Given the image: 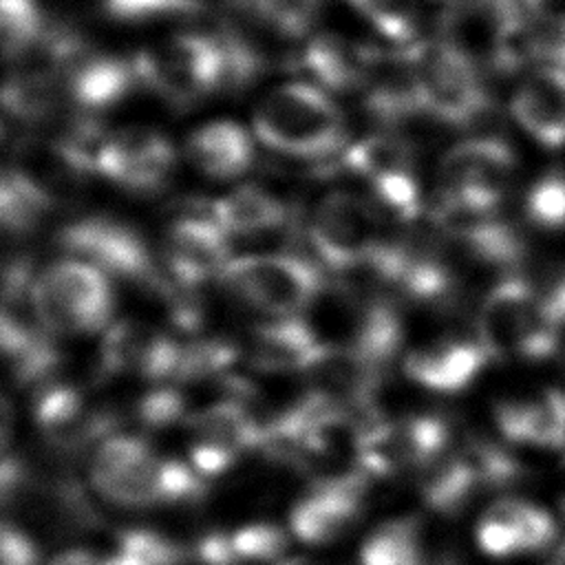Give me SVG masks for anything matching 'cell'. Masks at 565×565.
I'll return each mask as SVG.
<instances>
[{"label": "cell", "instance_id": "1", "mask_svg": "<svg viewBox=\"0 0 565 565\" xmlns=\"http://www.w3.org/2000/svg\"><path fill=\"white\" fill-rule=\"evenodd\" d=\"M254 132L267 148L282 154L331 161L344 152L347 121L340 106L320 86L287 82L258 102Z\"/></svg>", "mask_w": 565, "mask_h": 565}, {"label": "cell", "instance_id": "2", "mask_svg": "<svg viewBox=\"0 0 565 565\" xmlns=\"http://www.w3.org/2000/svg\"><path fill=\"white\" fill-rule=\"evenodd\" d=\"M561 329L545 294L516 276L497 282L477 313V342L488 360H545L556 351Z\"/></svg>", "mask_w": 565, "mask_h": 565}, {"label": "cell", "instance_id": "3", "mask_svg": "<svg viewBox=\"0 0 565 565\" xmlns=\"http://www.w3.org/2000/svg\"><path fill=\"white\" fill-rule=\"evenodd\" d=\"M132 62L139 84L174 108L227 90V55L218 35L177 33L141 49Z\"/></svg>", "mask_w": 565, "mask_h": 565}, {"label": "cell", "instance_id": "4", "mask_svg": "<svg viewBox=\"0 0 565 565\" xmlns=\"http://www.w3.org/2000/svg\"><path fill=\"white\" fill-rule=\"evenodd\" d=\"M55 241L68 254L124 278L139 289L170 302L181 289L174 285L148 241L132 225L110 216H84L62 225Z\"/></svg>", "mask_w": 565, "mask_h": 565}, {"label": "cell", "instance_id": "5", "mask_svg": "<svg viewBox=\"0 0 565 565\" xmlns=\"http://www.w3.org/2000/svg\"><path fill=\"white\" fill-rule=\"evenodd\" d=\"M424 113L452 128L481 121L490 108V90L481 66L448 38L408 46Z\"/></svg>", "mask_w": 565, "mask_h": 565}, {"label": "cell", "instance_id": "6", "mask_svg": "<svg viewBox=\"0 0 565 565\" xmlns=\"http://www.w3.org/2000/svg\"><path fill=\"white\" fill-rule=\"evenodd\" d=\"M218 278L236 300L276 318H294L322 294L318 265L296 254L230 258Z\"/></svg>", "mask_w": 565, "mask_h": 565}, {"label": "cell", "instance_id": "7", "mask_svg": "<svg viewBox=\"0 0 565 565\" xmlns=\"http://www.w3.org/2000/svg\"><path fill=\"white\" fill-rule=\"evenodd\" d=\"M33 298L53 335L99 331L115 307L106 274L82 258H62L35 274Z\"/></svg>", "mask_w": 565, "mask_h": 565}, {"label": "cell", "instance_id": "8", "mask_svg": "<svg viewBox=\"0 0 565 565\" xmlns=\"http://www.w3.org/2000/svg\"><path fill=\"white\" fill-rule=\"evenodd\" d=\"M516 159L499 137H470L455 143L439 161V194L446 199L494 212L512 181Z\"/></svg>", "mask_w": 565, "mask_h": 565}, {"label": "cell", "instance_id": "9", "mask_svg": "<svg viewBox=\"0 0 565 565\" xmlns=\"http://www.w3.org/2000/svg\"><path fill=\"white\" fill-rule=\"evenodd\" d=\"M377 216L371 203L351 192L335 190L322 196L307 230L320 263L333 271L366 265L382 238Z\"/></svg>", "mask_w": 565, "mask_h": 565}, {"label": "cell", "instance_id": "10", "mask_svg": "<svg viewBox=\"0 0 565 565\" xmlns=\"http://www.w3.org/2000/svg\"><path fill=\"white\" fill-rule=\"evenodd\" d=\"M448 444L450 428L439 415L375 419L360 428L355 459L369 477H391L404 468H422L448 450Z\"/></svg>", "mask_w": 565, "mask_h": 565}, {"label": "cell", "instance_id": "11", "mask_svg": "<svg viewBox=\"0 0 565 565\" xmlns=\"http://www.w3.org/2000/svg\"><path fill=\"white\" fill-rule=\"evenodd\" d=\"M174 163V146L163 132L146 126H126L106 132L95 172L124 190L150 194L168 183Z\"/></svg>", "mask_w": 565, "mask_h": 565}, {"label": "cell", "instance_id": "12", "mask_svg": "<svg viewBox=\"0 0 565 565\" xmlns=\"http://www.w3.org/2000/svg\"><path fill=\"white\" fill-rule=\"evenodd\" d=\"M33 419L44 441L57 452H77L117 426L108 408L90 406L71 384H44L33 402Z\"/></svg>", "mask_w": 565, "mask_h": 565}, {"label": "cell", "instance_id": "13", "mask_svg": "<svg viewBox=\"0 0 565 565\" xmlns=\"http://www.w3.org/2000/svg\"><path fill=\"white\" fill-rule=\"evenodd\" d=\"M159 256L174 285L196 289L230 263L227 232L212 216H181L168 225Z\"/></svg>", "mask_w": 565, "mask_h": 565}, {"label": "cell", "instance_id": "14", "mask_svg": "<svg viewBox=\"0 0 565 565\" xmlns=\"http://www.w3.org/2000/svg\"><path fill=\"white\" fill-rule=\"evenodd\" d=\"M181 344L139 322L119 320L108 327L99 347V373H135L143 380H174Z\"/></svg>", "mask_w": 565, "mask_h": 565}, {"label": "cell", "instance_id": "15", "mask_svg": "<svg viewBox=\"0 0 565 565\" xmlns=\"http://www.w3.org/2000/svg\"><path fill=\"white\" fill-rule=\"evenodd\" d=\"M9 168L51 207L77 196L90 174L88 166L57 137L18 141Z\"/></svg>", "mask_w": 565, "mask_h": 565}, {"label": "cell", "instance_id": "16", "mask_svg": "<svg viewBox=\"0 0 565 565\" xmlns=\"http://www.w3.org/2000/svg\"><path fill=\"white\" fill-rule=\"evenodd\" d=\"M554 534V519L523 499L494 501L477 527L479 547L494 558L541 552L552 543Z\"/></svg>", "mask_w": 565, "mask_h": 565}, {"label": "cell", "instance_id": "17", "mask_svg": "<svg viewBox=\"0 0 565 565\" xmlns=\"http://www.w3.org/2000/svg\"><path fill=\"white\" fill-rule=\"evenodd\" d=\"M510 113L541 146H565V66L539 64L516 86Z\"/></svg>", "mask_w": 565, "mask_h": 565}, {"label": "cell", "instance_id": "18", "mask_svg": "<svg viewBox=\"0 0 565 565\" xmlns=\"http://www.w3.org/2000/svg\"><path fill=\"white\" fill-rule=\"evenodd\" d=\"M139 84L132 57L84 51L64 75L66 97L86 115L119 104Z\"/></svg>", "mask_w": 565, "mask_h": 565}, {"label": "cell", "instance_id": "19", "mask_svg": "<svg viewBox=\"0 0 565 565\" xmlns=\"http://www.w3.org/2000/svg\"><path fill=\"white\" fill-rule=\"evenodd\" d=\"M488 355L475 340L444 338L413 349L404 358L406 375L437 393H457L466 388L483 369Z\"/></svg>", "mask_w": 565, "mask_h": 565}, {"label": "cell", "instance_id": "20", "mask_svg": "<svg viewBox=\"0 0 565 565\" xmlns=\"http://www.w3.org/2000/svg\"><path fill=\"white\" fill-rule=\"evenodd\" d=\"M501 435L510 444L534 448L565 446V393L556 388L541 391L534 397L505 399L494 408Z\"/></svg>", "mask_w": 565, "mask_h": 565}, {"label": "cell", "instance_id": "21", "mask_svg": "<svg viewBox=\"0 0 565 565\" xmlns=\"http://www.w3.org/2000/svg\"><path fill=\"white\" fill-rule=\"evenodd\" d=\"M375 46L353 42L340 33H318L305 42L296 62L318 84L331 90H360L371 68Z\"/></svg>", "mask_w": 565, "mask_h": 565}, {"label": "cell", "instance_id": "22", "mask_svg": "<svg viewBox=\"0 0 565 565\" xmlns=\"http://www.w3.org/2000/svg\"><path fill=\"white\" fill-rule=\"evenodd\" d=\"M362 492L335 486H316L291 514V532L309 545H327L347 536L362 516Z\"/></svg>", "mask_w": 565, "mask_h": 565}, {"label": "cell", "instance_id": "23", "mask_svg": "<svg viewBox=\"0 0 565 565\" xmlns=\"http://www.w3.org/2000/svg\"><path fill=\"white\" fill-rule=\"evenodd\" d=\"M185 157L196 170L212 179H232L252 166L254 143L241 124L216 119L190 132Z\"/></svg>", "mask_w": 565, "mask_h": 565}, {"label": "cell", "instance_id": "24", "mask_svg": "<svg viewBox=\"0 0 565 565\" xmlns=\"http://www.w3.org/2000/svg\"><path fill=\"white\" fill-rule=\"evenodd\" d=\"M322 340L302 320L278 318L254 329L249 364L263 373H302Z\"/></svg>", "mask_w": 565, "mask_h": 565}, {"label": "cell", "instance_id": "25", "mask_svg": "<svg viewBox=\"0 0 565 565\" xmlns=\"http://www.w3.org/2000/svg\"><path fill=\"white\" fill-rule=\"evenodd\" d=\"M210 216L230 236H258L271 230L287 227L291 221L289 207L269 190L247 183L210 203Z\"/></svg>", "mask_w": 565, "mask_h": 565}, {"label": "cell", "instance_id": "26", "mask_svg": "<svg viewBox=\"0 0 565 565\" xmlns=\"http://www.w3.org/2000/svg\"><path fill=\"white\" fill-rule=\"evenodd\" d=\"M185 426L194 435V441L214 444L236 455L243 450L260 448L263 439V424L258 413H254L247 402L234 397L190 413L185 417Z\"/></svg>", "mask_w": 565, "mask_h": 565}, {"label": "cell", "instance_id": "27", "mask_svg": "<svg viewBox=\"0 0 565 565\" xmlns=\"http://www.w3.org/2000/svg\"><path fill=\"white\" fill-rule=\"evenodd\" d=\"M402 320L397 309L382 298H371L355 305L349 342L344 347L353 349L364 362L384 375L388 364L402 344Z\"/></svg>", "mask_w": 565, "mask_h": 565}, {"label": "cell", "instance_id": "28", "mask_svg": "<svg viewBox=\"0 0 565 565\" xmlns=\"http://www.w3.org/2000/svg\"><path fill=\"white\" fill-rule=\"evenodd\" d=\"M417 488L430 510L439 514H455L470 501L479 481L461 448H448L417 468Z\"/></svg>", "mask_w": 565, "mask_h": 565}, {"label": "cell", "instance_id": "29", "mask_svg": "<svg viewBox=\"0 0 565 565\" xmlns=\"http://www.w3.org/2000/svg\"><path fill=\"white\" fill-rule=\"evenodd\" d=\"M433 554L419 516H402L377 525L360 550L362 565H433Z\"/></svg>", "mask_w": 565, "mask_h": 565}, {"label": "cell", "instance_id": "30", "mask_svg": "<svg viewBox=\"0 0 565 565\" xmlns=\"http://www.w3.org/2000/svg\"><path fill=\"white\" fill-rule=\"evenodd\" d=\"M327 0H227V7L280 42L305 40Z\"/></svg>", "mask_w": 565, "mask_h": 565}, {"label": "cell", "instance_id": "31", "mask_svg": "<svg viewBox=\"0 0 565 565\" xmlns=\"http://www.w3.org/2000/svg\"><path fill=\"white\" fill-rule=\"evenodd\" d=\"M340 166L369 181L399 170H413V148L395 132L369 135L340 154Z\"/></svg>", "mask_w": 565, "mask_h": 565}, {"label": "cell", "instance_id": "32", "mask_svg": "<svg viewBox=\"0 0 565 565\" xmlns=\"http://www.w3.org/2000/svg\"><path fill=\"white\" fill-rule=\"evenodd\" d=\"M46 31L49 22L35 0H0V38L7 62L35 49Z\"/></svg>", "mask_w": 565, "mask_h": 565}, {"label": "cell", "instance_id": "33", "mask_svg": "<svg viewBox=\"0 0 565 565\" xmlns=\"http://www.w3.org/2000/svg\"><path fill=\"white\" fill-rule=\"evenodd\" d=\"M51 210L53 207L35 190H31L9 166H4L0 181V218L4 232L15 236L31 234L42 225Z\"/></svg>", "mask_w": 565, "mask_h": 565}, {"label": "cell", "instance_id": "34", "mask_svg": "<svg viewBox=\"0 0 565 565\" xmlns=\"http://www.w3.org/2000/svg\"><path fill=\"white\" fill-rule=\"evenodd\" d=\"M113 554L121 565H185L192 556L177 541L146 527L124 530Z\"/></svg>", "mask_w": 565, "mask_h": 565}, {"label": "cell", "instance_id": "35", "mask_svg": "<svg viewBox=\"0 0 565 565\" xmlns=\"http://www.w3.org/2000/svg\"><path fill=\"white\" fill-rule=\"evenodd\" d=\"M373 210L377 214H386L399 223L413 221L422 210L419 188L413 177V170H399L380 174L369 181Z\"/></svg>", "mask_w": 565, "mask_h": 565}, {"label": "cell", "instance_id": "36", "mask_svg": "<svg viewBox=\"0 0 565 565\" xmlns=\"http://www.w3.org/2000/svg\"><path fill=\"white\" fill-rule=\"evenodd\" d=\"M238 358V347L225 338H199L181 344L174 380L192 382L223 373Z\"/></svg>", "mask_w": 565, "mask_h": 565}, {"label": "cell", "instance_id": "37", "mask_svg": "<svg viewBox=\"0 0 565 565\" xmlns=\"http://www.w3.org/2000/svg\"><path fill=\"white\" fill-rule=\"evenodd\" d=\"M371 24L399 49H408L417 40V15L411 0H349Z\"/></svg>", "mask_w": 565, "mask_h": 565}, {"label": "cell", "instance_id": "38", "mask_svg": "<svg viewBox=\"0 0 565 565\" xmlns=\"http://www.w3.org/2000/svg\"><path fill=\"white\" fill-rule=\"evenodd\" d=\"M152 450L148 441L135 435H113L97 446L90 459V481L93 488L119 477L141 459L150 457Z\"/></svg>", "mask_w": 565, "mask_h": 565}, {"label": "cell", "instance_id": "39", "mask_svg": "<svg viewBox=\"0 0 565 565\" xmlns=\"http://www.w3.org/2000/svg\"><path fill=\"white\" fill-rule=\"evenodd\" d=\"M461 452H463L466 461L470 463V468L479 481V488L481 486H488V488L508 486L519 475V463L514 461V457L488 439L470 437L463 444Z\"/></svg>", "mask_w": 565, "mask_h": 565}, {"label": "cell", "instance_id": "40", "mask_svg": "<svg viewBox=\"0 0 565 565\" xmlns=\"http://www.w3.org/2000/svg\"><path fill=\"white\" fill-rule=\"evenodd\" d=\"M102 7L117 22L146 24L194 15L203 9V0H102Z\"/></svg>", "mask_w": 565, "mask_h": 565}, {"label": "cell", "instance_id": "41", "mask_svg": "<svg viewBox=\"0 0 565 565\" xmlns=\"http://www.w3.org/2000/svg\"><path fill=\"white\" fill-rule=\"evenodd\" d=\"M527 218L545 230L565 227V174L554 170L543 174L525 196Z\"/></svg>", "mask_w": 565, "mask_h": 565}, {"label": "cell", "instance_id": "42", "mask_svg": "<svg viewBox=\"0 0 565 565\" xmlns=\"http://www.w3.org/2000/svg\"><path fill=\"white\" fill-rule=\"evenodd\" d=\"M241 563H265L278 558L287 547V534L274 523L245 525L230 534Z\"/></svg>", "mask_w": 565, "mask_h": 565}, {"label": "cell", "instance_id": "43", "mask_svg": "<svg viewBox=\"0 0 565 565\" xmlns=\"http://www.w3.org/2000/svg\"><path fill=\"white\" fill-rule=\"evenodd\" d=\"M527 55L541 64L565 66V11L545 13L530 22Z\"/></svg>", "mask_w": 565, "mask_h": 565}, {"label": "cell", "instance_id": "44", "mask_svg": "<svg viewBox=\"0 0 565 565\" xmlns=\"http://www.w3.org/2000/svg\"><path fill=\"white\" fill-rule=\"evenodd\" d=\"M135 417L148 428H163L185 415V397L177 388H154L135 404Z\"/></svg>", "mask_w": 565, "mask_h": 565}, {"label": "cell", "instance_id": "45", "mask_svg": "<svg viewBox=\"0 0 565 565\" xmlns=\"http://www.w3.org/2000/svg\"><path fill=\"white\" fill-rule=\"evenodd\" d=\"M0 556L2 565H40V550L18 523L4 519L0 532Z\"/></svg>", "mask_w": 565, "mask_h": 565}, {"label": "cell", "instance_id": "46", "mask_svg": "<svg viewBox=\"0 0 565 565\" xmlns=\"http://www.w3.org/2000/svg\"><path fill=\"white\" fill-rule=\"evenodd\" d=\"M192 556L201 565H243L234 552L232 536L225 532H207L201 536L192 547Z\"/></svg>", "mask_w": 565, "mask_h": 565}, {"label": "cell", "instance_id": "47", "mask_svg": "<svg viewBox=\"0 0 565 565\" xmlns=\"http://www.w3.org/2000/svg\"><path fill=\"white\" fill-rule=\"evenodd\" d=\"M236 452L214 446V444H205V441H192L190 446V459H192V468L199 475H218L223 470H227L234 461H236Z\"/></svg>", "mask_w": 565, "mask_h": 565}, {"label": "cell", "instance_id": "48", "mask_svg": "<svg viewBox=\"0 0 565 565\" xmlns=\"http://www.w3.org/2000/svg\"><path fill=\"white\" fill-rule=\"evenodd\" d=\"M49 565H113L108 556H97L88 550H66L57 554Z\"/></svg>", "mask_w": 565, "mask_h": 565}, {"label": "cell", "instance_id": "49", "mask_svg": "<svg viewBox=\"0 0 565 565\" xmlns=\"http://www.w3.org/2000/svg\"><path fill=\"white\" fill-rule=\"evenodd\" d=\"M545 298H547V305L554 311L556 320L561 324H565V274L552 285V289L545 291Z\"/></svg>", "mask_w": 565, "mask_h": 565}, {"label": "cell", "instance_id": "50", "mask_svg": "<svg viewBox=\"0 0 565 565\" xmlns=\"http://www.w3.org/2000/svg\"><path fill=\"white\" fill-rule=\"evenodd\" d=\"M558 501L565 512V457L561 459V466H558Z\"/></svg>", "mask_w": 565, "mask_h": 565}, {"label": "cell", "instance_id": "51", "mask_svg": "<svg viewBox=\"0 0 565 565\" xmlns=\"http://www.w3.org/2000/svg\"><path fill=\"white\" fill-rule=\"evenodd\" d=\"M278 565H322V563H316V561H311V558H302V556L298 558V556H296V558H287V561H280Z\"/></svg>", "mask_w": 565, "mask_h": 565}]
</instances>
